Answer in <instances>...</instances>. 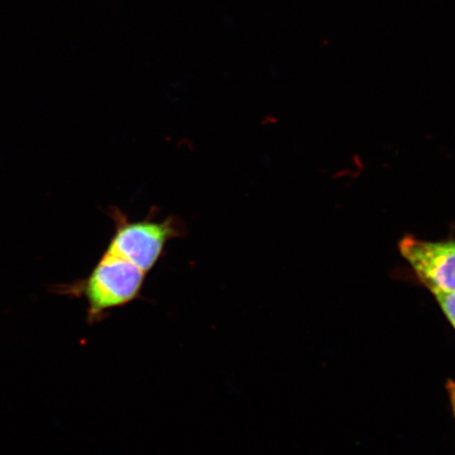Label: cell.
<instances>
[{
	"mask_svg": "<svg viewBox=\"0 0 455 455\" xmlns=\"http://www.w3.org/2000/svg\"><path fill=\"white\" fill-rule=\"evenodd\" d=\"M147 275L132 261L105 249L89 275L67 290L87 301L88 321L94 323L108 312L123 308L140 298Z\"/></svg>",
	"mask_w": 455,
	"mask_h": 455,
	"instance_id": "obj_1",
	"label": "cell"
},
{
	"mask_svg": "<svg viewBox=\"0 0 455 455\" xmlns=\"http://www.w3.org/2000/svg\"><path fill=\"white\" fill-rule=\"evenodd\" d=\"M114 232L106 250L123 256L147 275L161 261L168 243L185 235V225L179 219H156L152 212L145 220H131L121 209L112 207Z\"/></svg>",
	"mask_w": 455,
	"mask_h": 455,
	"instance_id": "obj_2",
	"label": "cell"
},
{
	"mask_svg": "<svg viewBox=\"0 0 455 455\" xmlns=\"http://www.w3.org/2000/svg\"><path fill=\"white\" fill-rule=\"evenodd\" d=\"M398 250L430 292H455V237L426 241L405 235L398 242Z\"/></svg>",
	"mask_w": 455,
	"mask_h": 455,
	"instance_id": "obj_3",
	"label": "cell"
},
{
	"mask_svg": "<svg viewBox=\"0 0 455 455\" xmlns=\"http://www.w3.org/2000/svg\"><path fill=\"white\" fill-rule=\"evenodd\" d=\"M431 293L434 294L443 315L455 329V292L431 291Z\"/></svg>",
	"mask_w": 455,
	"mask_h": 455,
	"instance_id": "obj_4",
	"label": "cell"
},
{
	"mask_svg": "<svg viewBox=\"0 0 455 455\" xmlns=\"http://www.w3.org/2000/svg\"><path fill=\"white\" fill-rule=\"evenodd\" d=\"M449 396H451V406L455 417V383L451 382L448 385Z\"/></svg>",
	"mask_w": 455,
	"mask_h": 455,
	"instance_id": "obj_5",
	"label": "cell"
}]
</instances>
